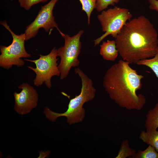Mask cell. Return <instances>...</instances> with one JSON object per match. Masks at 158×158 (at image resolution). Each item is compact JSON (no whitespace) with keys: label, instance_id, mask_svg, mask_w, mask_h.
<instances>
[{"label":"cell","instance_id":"1","mask_svg":"<svg viewBox=\"0 0 158 158\" xmlns=\"http://www.w3.org/2000/svg\"><path fill=\"white\" fill-rule=\"evenodd\" d=\"M122 59L130 64L153 57L158 47V34L153 24L143 16L131 19L115 38Z\"/></svg>","mask_w":158,"mask_h":158},{"label":"cell","instance_id":"2","mask_svg":"<svg viewBox=\"0 0 158 158\" xmlns=\"http://www.w3.org/2000/svg\"><path fill=\"white\" fill-rule=\"evenodd\" d=\"M123 60L112 65L106 73L103 86L110 97L119 106L128 110H140L146 103L145 96L137 94L142 87L144 76L138 73Z\"/></svg>","mask_w":158,"mask_h":158},{"label":"cell","instance_id":"3","mask_svg":"<svg viewBox=\"0 0 158 158\" xmlns=\"http://www.w3.org/2000/svg\"><path fill=\"white\" fill-rule=\"evenodd\" d=\"M74 71L80 78L82 87L80 94L70 100L68 108L64 113H59L51 110L46 106L43 113L46 118L52 122L61 116L66 117L67 122L69 125L81 122L85 118V110L83 107L86 102L93 99L95 95L96 89L93 86L92 79L80 68H76Z\"/></svg>","mask_w":158,"mask_h":158},{"label":"cell","instance_id":"4","mask_svg":"<svg viewBox=\"0 0 158 158\" xmlns=\"http://www.w3.org/2000/svg\"><path fill=\"white\" fill-rule=\"evenodd\" d=\"M0 23L9 31L13 37L12 42L10 45L8 46H0V67L8 69L13 65H16L18 67L24 65L25 62L21 58H30L31 56L25 49V34L21 33L19 35L15 34L10 28L6 20L0 21Z\"/></svg>","mask_w":158,"mask_h":158},{"label":"cell","instance_id":"5","mask_svg":"<svg viewBox=\"0 0 158 158\" xmlns=\"http://www.w3.org/2000/svg\"><path fill=\"white\" fill-rule=\"evenodd\" d=\"M83 32V30H80L72 37L61 32L59 33L65 41L64 45L57 49L58 56L61 58L58 66L61 80L67 77L71 68L77 67L79 65L80 62L78 57L82 45L80 40Z\"/></svg>","mask_w":158,"mask_h":158},{"label":"cell","instance_id":"6","mask_svg":"<svg viewBox=\"0 0 158 158\" xmlns=\"http://www.w3.org/2000/svg\"><path fill=\"white\" fill-rule=\"evenodd\" d=\"M132 17V14L126 8L114 6L113 8L102 11L97 17L101 23L102 30L105 33L93 41L94 46L98 45L109 35L115 38L123 27Z\"/></svg>","mask_w":158,"mask_h":158},{"label":"cell","instance_id":"7","mask_svg":"<svg viewBox=\"0 0 158 158\" xmlns=\"http://www.w3.org/2000/svg\"><path fill=\"white\" fill-rule=\"evenodd\" d=\"M38 59L31 60L24 59V60L32 62L36 66L35 68L31 66L27 67L33 71L36 76L33 80L34 85L37 87L42 85L44 83L49 88L52 87L51 79L54 76H59L60 73L57 63L58 59L57 49L54 47L50 52L46 55H40Z\"/></svg>","mask_w":158,"mask_h":158},{"label":"cell","instance_id":"8","mask_svg":"<svg viewBox=\"0 0 158 158\" xmlns=\"http://www.w3.org/2000/svg\"><path fill=\"white\" fill-rule=\"evenodd\" d=\"M58 0H51L47 4L42 6L35 19L26 28L25 30V41L36 36L40 28L44 29L46 32H49L56 28L59 32L61 31L58 24L54 21L53 11Z\"/></svg>","mask_w":158,"mask_h":158},{"label":"cell","instance_id":"9","mask_svg":"<svg viewBox=\"0 0 158 158\" xmlns=\"http://www.w3.org/2000/svg\"><path fill=\"white\" fill-rule=\"evenodd\" d=\"M18 87L22 90L20 93L16 91L13 93L14 109L19 114L25 115L37 107L39 95L37 90L28 83H23Z\"/></svg>","mask_w":158,"mask_h":158},{"label":"cell","instance_id":"10","mask_svg":"<svg viewBox=\"0 0 158 158\" xmlns=\"http://www.w3.org/2000/svg\"><path fill=\"white\" fill-rule=\"evenodd\" d=\"M99 54L104 60L114 61L117 58L118 53L115 41L107 40L103 41L100 45Z\"/></svg>","mask_w":158,"mask_h":158},{"label":"cell","instance_id":"11","mask_svg":"<svg viewBox=\"0 0 158 158\" xmlns=\"http://www.w3.org/2000/svg\"><path fill=\"white\" fill-rule=\"evenodd\" d=\"M145 127L147 131L156 130L158 128V101L154 107L148 111Z\"/></svg>","mask_w":158,"mask_h":158},{"label":"cell","instance_id":"12","mask_svg":"<svg viewBox=\"0 0 158 158\" xmlns=\"http://www.w3.org/2000/svg\"><path fill=\"white\" fill-rule=\"evenodd\" d=\"M139 138L144 142L153 146L158 152V131H142Z\"/></svg>","mask_w":158,"mask_h":158},{"label":"cell","instance_id":"13","mask_svg":"<svg viewBox=\"0 0 158 158\" xmlns=\"http://www.w3.org/2000/svg\"><path fill=\"white\" fill-rule=\"evenodd\" d=\"M152 57L140 60L136 64L139 65L145 66L149 67L158 78V47L155 54Z\"/></svg>","mask_w":158,"mask_h":158},{"label":"cell","instance_id":"14","mask_svg":"<svg viewBox=\"0 0 158 158\" xmlns=\"http://www.w3.org/2000/svg\"><path fill=\"white\" fill-rule=\"evenodd\" d=\"M136 150L130 148L128 140H124L121 143L120 147L116 158H126L132 157L136 153Z\"/></svg>","mask_w":158,"mask_h":158},{"label":"cell","instance_id":"15","mask_svg":"<svg viewBox=\"0 0 158 158\" xmlns=\"http://www.w3.org/2000/svg\"><path fill=\"white\" fill-rule=\"evenodd\" d=\"M133 158H158V152L155 148L149 145L145 150H139L137 152L131 157Z\"/></svg>","mask_w":158,"mask_h":158},{"label":"cell","instance_id":"16","mask_svg":"<svg viewBox=\"0 0 158 158\" xmlns=\"http://www.w3.org/2000/svg\"><path fill=\"white\" fill-rule=\"evenodd\" d=\"M82 5V10L86 13L88 18V24H90V18L92 12L96 8L97 0H79Z\"/></svg>","mask_w":158,"mask_h":158},{"label":"cell","instance_id":"17","mask_svg":"<svg viewBox=\"0 0 158 158\" xmlns=\"http://www.w3.org/2000/svg\"><path fill=\"white\" fill-rule=\"evenodd\" d=\"M120 0H97L96 9L98 12L101 11L107 8L109 5L114 6Z\"/></svg>","mask_w":158,"mask_h":158},{"label":"cell","instance_id":"18","mask_svg":"<svg viewBox=\"0 0 158 158\" xmlns=\"http://www.w3.org/2000/svg\"><path fill=\"white\" fill-rule=\"evenodd\" d=\"M48 0H18L20 6L26 11L29 10L33 5L40 2H46Z\"/></svg>","mask_w":158,"mask_h":158},{"label":"cell","instance_id":"19","mask_svg":"<svg viewBox=\"0 0 158 158\" xmlns=\"http://www.w3.org/2000/svg\"><path fill=\"white\" fill-rule=\"evenodd\" d=\"M149 3V8L158 12V0H147Z\"/></svg>","mask_w":158,"mask_h":158},{"label":"cell","instance_id":"20","mask_svg":"<svg viewBox=\"0 0 158 158\" xmlns=\"http://www.w3.org/2000/svg\"></svg>","mask_w":158,"mask_h":158}]
</instances>
